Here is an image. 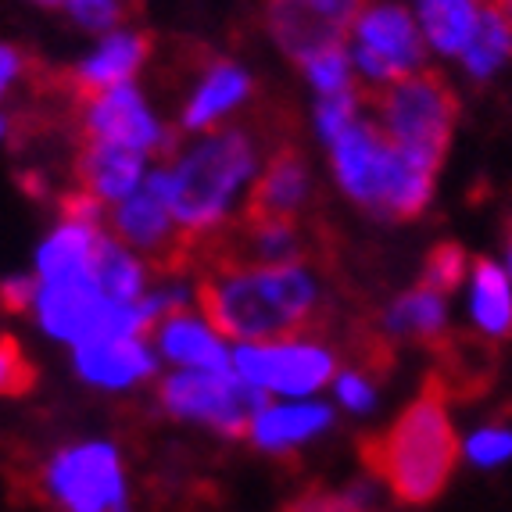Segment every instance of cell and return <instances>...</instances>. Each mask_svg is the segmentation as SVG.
Here are the masks:
<instances>
[{
	"mask_svg": "<svg viewBox=\"0 0 512 512\" xmlns=\"http://www.w3.org/2000/svg\"><path fill=\"white\" fill-rule=\"evenodd\" d=\"M36 291H40L36 273H11L0 280V305L8 312H33Z\"/></svg>",
	"mask_w": 512,
	"mask_h": 512,
	"instance_id": "34",
	"label": "cell"
},
{
	"mask_svg": "<svg viewBox=\"0 0 512 512\" xmlns=\"http://www.w3.org/2000/svg\"><path fill=\"white\" fill-rule=\"evenodd\" d=\"M33 384V366L15 337H0V394H22Z\"/></svg>",
	"mask_w": 512,
	"mask_h": 512,
	"instance_id": "33",
	"label": "cell"
},
{
	"mask_svg": "<svg viewBox=\"0 0 512 512\" xmlns=\"http://www.w3.org/2000/svg\"><path fill=\"white\" fill-rule=\"evenodd\" d=\"M147 54H151V40L140 29H115L104 33L94 51L83 54L72 69V90L79 97L101 94L111 86L133 83L144 69Z\"/></svg>",
	"mask_w": 512,
	"mask_h": 512,
	"instance_id": "18",
	"label": "cell"
},
{
	"mask_svg": "<svg viewBox=\"0 0 512 512\" xmlns=\"http://www.w3.org/2000/svg\"><path fill=\"white\" fill-rule=\"evenodd\" d=\"M33 4H40V8H65V0H33Z\"/></svg>",
	"mask_w": 512,
	"mask_h": 512,
	"instance_id": "37",
	"label": "cell"
},
{
	"mask_svg": "<svg viewBox=\"0 0 512 512\" xmlns=\"http://www.w3.org/2000/svg\"><path fill=\"white\" fill-rule=\"evenodd\" d=\"M108 226H111V237L119 240V244H126L137 255H151L165 269H176V265H183L194 255L190 240L176 230L165 201L147 187V180L137 194H129L126 201L108 208Z\"/></svg>",
	"mask_w": 512,
	"mask_h": 512,
	"instance_id": "12",
	"label": "cell"
},
{
	"mask_svg": "<svg viewBox=\"0 0 512 512\" xmlns=\"http://www.w3.org/2000/svg\"><path fill=\"white\" fill-rule=\"evenodd\" d=\"M333 176L355 205L384 219H412L430 205L437 169L416 162L380 133L376 122H355L330 144Z\"/></svg>",
	"mask_w": 512,
	"mask_h": 512,
	"instance_id": "4",
	"label": "cell"
},
{
	"mask_svg": "<svg viewBox=\"0 0 512 512\" xmlns=\"http://www.w3.org/2000/svg\"><path fill=\"white\" fill-rule=\"evenodd\" d=\"M470 319L487 341L512 333V280L491 258H477L470 276Z\"/></svg>",
	"mask_w": 512,
	"mask_h": 512,
	"instance_id": "22",
	"label": "cell"
},
{
	"mask_svg": "<svg viewBox=\"0 0 512 512\" xmlns=\"http://www.w3.org/2000/svg\"><path fill=\"white\" fill-rule=\"evenodd\" d=\"M308 194H312L308 162L301 158V151L283 144L258 169L244 219H294L308 205Z\"/></svg>",
	"mask_w": 512,
	"mask_h": 512,
	"instance_id": "16",
	"label": "cell"
},
{
	"mask_svg": "<svg viewBox=\"0 0 512 512\" xmlns=\"http://www.w3.org/2000/svg\"><path fill=\"white\" fill-rule=\"evenodd\" d=\"M380 495L384 484L380 480H355V484L341 487V491H323V495H308L298 502L294 512H376L380 509Z\"/></svg>",
	"mask_w": 512,
	"mask_h": 512,
	"instance_id": "29",
	"label": "cell"
},
{
	"mask_svg": "<svg viewBox=\"0 0 512 512\" xmlns=\"http://www.w3.org/2000/svg\"><path fill=\"white\" fill-rule=\"evenodd\" d=\"M65 15L86 33H115L126 26L129 0H65Z\"/></svg>",
	"mask_w": 512,
	"mask_h": 512,
	"instance_id": "30",
	"label": "cell"
},
{
	"mask_svg": "<svg viewBox=\"0 0 512 512\" xmlns=\"http://www.w3.org/2000/svg\"><path fill=\"white\" fill-rule=\"evenodd\" d=\"M101 233H104L101 226H90V222L61 219L58 226L36 244V255H33L36 280L58 283V280L90 276L97 244H101Z\"/></svg>",
	"mask_w": 512,
	"mask_h": 512,
	"instance_id": "20",
	"label": "cell"
},
{
	"mask_svg": "<svg viewBox=\"0 0 512 512\" xmlns=\"http://www.w3.org/2000/svg\"><path fill=\"white\" fill-rule=\"evenodd\" d=\"M480 15H484V0H419L416 26L427 47H434L444 58H455L470 47Z\"/></svg>",
	"mask_w": 512,
	"mask_h": 512,
	"instance_id": "21",
	"label": "cell"
},
{
	"mask_svg": "<svg viewBox=\"0 0 512 512\" xmlns=\"http://www.w3.org/2000/svg\"><path fill=\"white\" fill-rule=\"evenodd\" d=\"M8 137V119H4V115H0V140Z\"/></svg>",
	"mask_w": 512,
	"mask_h": 512,
	"instance_id": "38",
	"label": "cell"
},
{
	"mask_svg": "<svg viewBox=\"0 0 512 512\" xmlns=\"http://www.w3.org/2000/svg\"><path fill=\"white\" fill-rule=\"evenodd\" d=\"M459 459L473 470H502L512 462V427L505 423H480L459 437Z\"/></svg>",
	"mask_w": 512,
	"mask_h": 512,
	"instance_id": "26",
	"label": "cell"
},
{
	"mask_svg": "<svg viewBox=\"0 0 512 512\" xmlns=\"http://www.w3.org/2000/svg\"><path fill=\"white\" fill-rule=\"evenodd\" d=\"M43 491L58 512H133L126 462L119 444L104 437L58 448L43 466Z\"/></svg>",
	"mask_w": 512,
	"mask_h": 512,
	"instance_id": "6",
	"label": "cell"
},
{
	"mask_svg": "<svg viewBox=\"0 0 512 512\" xmlns=\"http://www.w3.org/2000/svg\"><path fill=\"white\" fill-rule=\"evenodd\" d=\"M79 122H83V140L119 144L144 158L172 147L169 129L158 122L137 83H122L101 90V94L79 97Z\"/></svg>",
	"mask_w": 512,
	"mask_h": 512,
	"instance_id": "10",
	"label": "cell"
},
{
	"mask_svg": "<svg viewBox=\"0 0 512 512\" xmlns=\"http://www.w3.org/2000/svg\"><path fill=\"white\" fill-rule=\"evenodd\" d=\"M369 0H265V26L287 58L344 43Z\"/></svg>",
	"mask_w": 512,
	"mask_h": 512,
	"instance_id": "11",
	"label": "cell"
},
{
	"mask_svg": "<svg viewBox=\"0 0 512 512\" xmlns=\"http://www.w3.org/2000/svg\"><path fill=\"white\" fill-rule=\"evenodd\" d=\"M201 316L237 344L280 341L301 333L319 308V283L305 265L208 262L197 283Z\"/></svg>",
	"mask_w": 512,
	"mask_h": 512,
	"instance_id": "1",
	"label": "cell"
},
{
	"mask_svg": "<svg viewBox=\"0 0 512 512\" xmlns=\"http://www.w3.org/2000/svg\"><path fill=\"white\" fill-rule=\"evenodd\" d=\"M269 398L240 384L230 373H201V369H172L158 384V405L180 423H194L222 437H244L248 419Z\"/></svg>",
	"mask_w": 512,
	"mask_h": 512,
	"instance_id": "8",
	"label": "cell"
},
{
	"mask_svg": "<svg viewBox=\"0 0 512 512\" xmlns=\"http://www.w3.org/2000/svg\"><path fill=\"white\" fill-rule=\"evenodd\" d=\"M94 283L101 287L104 298L119 301V305H133L147 294V265L137 251H129L126 244L101 233V244H97L94 269H90Z\"/></svg>",
	"mask_w": 512,
	"mask_h": 512,
	"instance_id": "23",
	"label": "cell"
},
{
	"mask_svg": "<svg viewBox=\"0 0 512 512\" xmlns=\"http://www.w3.org/2000/svg\"><path fill=\"white\" fill-rule=\"evenodd\" d=\"M462 276H466V255H462V248H455V244H441V248L430 251L427 258V269H423V287H430V291L437 294H448L455 291L462 283Z\"/></svg>",
	"mask_w": 512,
	"mask_h": 512,
	"instance_id": "32",
	"label": "cell"
},
{
	"mask_svg": "<svg viewBox=\"0 0 512 512\" xmlns=\"http://www.w3.org/2000/svg\"><path fill=\"white\" fill-rule=\"evenodd\" d=\"M308 83L316 86L319 97L341 94V90H355V65H351V51L344 43H333L323 51H312L308 58L298 61Z\"/></svg>",
	"mask_w": 512,
	"mask_h": 512,
	"instance_id": "27",
	"label": "cell"
},
{
	"mask_svg": "<svg viewBox=\"0 0 512 512\" xmlns=\"http://www.w3.org/2000/svg\"><path fill=\"white\" fill-rule=\"evenodd\" d=\"M491 8H498L512 22V0H491Z\"/></svg>",
	"mask_w": 512,
	"mask_h": 512,
	"instance_id": "36",
	"label": "cell"
},
{
	"mask_svg": "<svg viewBox=\"0 0 512 512\" xmlns=\"http://www.w3.org/2000/svg\"><path fill=\"white\" fill-rule=\"evenodd\" d=\"M373 108L380 119V133L398 151L430 169H441L444 151L452 144L455 119H459V101L441 76L423 69L412 72V76L376 90Z\"/></svg>",
	"mask_w": 512,
	"mask_h": 512,
	"instance_id": "5",
	"label": "cell"
},
{
	"mask_svg": "<svg viewBox=\"0 0 512 512\" xmlns=\"http://www.w3.org/2000/svg\"><path fill=\"white\" fill-rule=\"evenodd\" d=\"M509 58H512V22L498 8L484 4L477 33H473L470 47L462 51L466 72H470L473 79H487V76H495Z\"/></svg>",
	"mask_w": 512,
	"mask_h": 512,
	"instance_id": "25",
	"label": "cell"
},
{
	"mask_svg": "<svg viewBox=\"0 0 512 512\" xmlns=\"http://www.w3.org/2000/svg\"><path fill=\"white\" fill-rule=\"evenodd\" d=\"M337 355L316 337H280L262 344H237L233 348V376L262 398H319L337 373Z\"/></svg>",
	"mask_w": 512,
	"mask_h": 512,
	"instance_id": "7",
	"label": "cell"
},
{
	"mask_svg": "<svg viewBox=\"0 0 512 512\" xmlns=\"http://www.w3.org/2000/svg\"><path fill=\"white\" fill-rule=\"evenodd\" d=\"M359 108H362V94L359 90H341V94H326L316 104V129L326 144L341 137L344 129H351L359 122Z\"/></svg>",
	"mask_w": 512,
	"mask_h": 512,
	"instance_id": "31",
	"label": "cell"
},
{
	"mask_svg": "<svg viewBox=\"0 0 512 512\" xmlns=\"http://www.w3.org/2000/svg\"><path fill=\"white\" fill-rule=\"evenodd\" d=\"M251 90H255V83H251V76L240 69L237 61H222V58L208 61L205 72L197 76L194 90H190L187 104H183L180 126L187 133H208L230 111H237L240 104H248Z\"/></svg>",
	"mask_w": 512,
	"mask_h": 512,
	"instance_id": "19",
	"label": "cell"
},
{
	"mask_svg": "<svg viewBox=\"0 0 512 512\" xmlns=\"http://www.w3.org/2000/svg\"><path fill=\"white\" fill-rule=\"evenodd\" d=\"M384 330L391 337H416V341H441V333L448 330V305L444 294L430 291V287H412L409 294L394 298L384 312Z\"/></svg>",
	"mask_w": 512,
	"mask_h": 512,
	"instance_id": "24",
	"label": "cell"
},
{
	"mask_svg": "<svg viewBox=\"0 0 512 512\" xmlns=\"http://www.w3.org/2000/svg\"><path fill=\"white\" fill-rule=\"evenodd\" d=\"M151 348L158 362H169L172 369H201V373H230L233 348L219 330L197 312H169L151 330Z\"/></svg>",
	"mask_w": 512,
	"mask_h": 512,
	"instance_id": "15",
	"label": "cell"
},
{
	"mask_svg": "<svg viewBox=\"0 0 512 512\" xmlns=\"http://www.w3.org/2000/svg\"><path fill=\"white\" fill-rule=\"evenodd\" d=\"M330 391H333V409L348 412V416H373L376 405H380V387L376 380L359 366H344L333 373L330 380Z\"/></svg>",
	"mask_w": 512,
	"mask_h": 512,
	"instance_id": "28",
	"label": "cell"
},
{
	"mask_svg": "<svg viewBox=\"0 0 512 512\" xmlns=\"http://www.w3.org/2000/svg\"><path fill=\"white\" fill-rule=\"evenodd\" d=\"M351 36H355L351 65L373 94L423 69L427 43L416 18L402 4H366L351 26Z\"/></svg>",
	"mask_w": 512,
	"mask_h": 512,
	"instance_id": "9",
	"label": "cell"
},
{
	"mask_svg": "<svg viewBox=\"0 0 512 512\" xmlns=\"http://www.w3.org/2000/svg\"><path fill=\"white\" fill-rule=\"evenodd\" d=\"M79 190L101 201L104 208H115L129 194H137L147 180V158L129 147L104 144V140H83L76 158Z\"/></svg>",
	"mask_w": 512,
	"mask_h": 512,
	"instance_id": "17",
	"label": "cell"
},
{
	"mask_svg": "<svg viewBox=\"0 0 512 512\" xmlns=\"http://www.w3.org/2000/svg\"><path fill=\"white\" fill-rule=\"evenodd\" d=\"M459 466V434L444 394L434 384L419 391L373 444L376 480L405 505H427L441 495Z\"/></svg>",
	"mask_w": 512,
	"mask_h": 512,
	"instance_id": "3",
	"label": "cell"
},
{
	"mask_svg": "<svg viewBox=\"0 0 512 512\" xmlns=\"http://www.w3.org/2000/svg\"><path fill=\"white\" fill-rule=\"evenodd\" d=\"M509 280H512V240H509Z\"/></svg>",
	"mask_w": 512,
	"mask_h": 512,
	"instance_id": "39",
	"label": "cell"
},
{
	"mask_svg": "<svg viewBox=\"0 0 512 512\" xmlns=\"http://www.w3.org/2000/svg\"><path fill=\"white\" fill-rule=\"evenodd\" d=\"M72 369L83 384L122 394L151 380L158 369V355L147 337H97L72 348Z\"/></svg>",
	"mask_w": 512,
	"mask_h": 512,
	"instance_id": "14",
	"label": "cell"
},
{
	"mask_svg": "<svg viewBox=\"0 0 512 512\" xmlns=\"http://www.w3.org/2000/svg\"><path fill=\"white\" fill-rule=\"evenodd\" d=\"M258 165V140L251 129H212L165 169L147 172V187L165 201L190 248L201 251L205 240L226 226L237 197L255 183Z\"/></svg>",
	"mask_w": 512,
	"mask_h": 512,
	"instance_id": "2",
	"label": "cell"
},
{
	"mask_svg": "<svg viewBox=\"0 0 512 512\" xmlns=\"http://www.w3.org/2000/svg\"><path fill=\"white\" fill-rule=\"evenodd\" d=\"M22 76H26V54L18 51L15 43L0 40V101L15 90Z\"/></svg>",
	"mask_w": 512,
	"mask_h": 512,
	"instance_id": "35",
	"label": "cell"
},
{
	"mask_svg": "<svg viewBox=\"0 0 512 512\" xmlns=\"http://www.w3.org/2000/svg\"><path fill=\"white\" fill-rule=\"evenodd\" d=\"M333 423H337V409L323 398H298V402L269 398L248 419L244 437L262 455H291L305 444L319 441L323 434H330Z\"/></svg>",
	"mask_w": 512,
	"mask_h": 512,
	"instance_id": "13",
	"label": "cell"
}]
</instances>
